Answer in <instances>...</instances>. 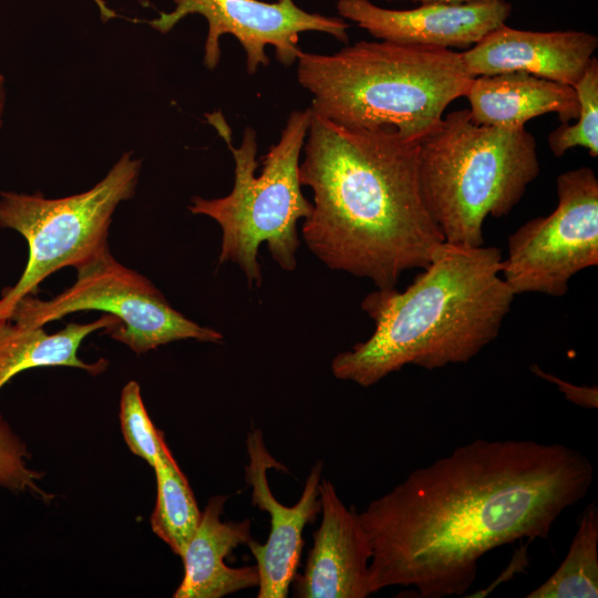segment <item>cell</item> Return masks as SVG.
<instances>
[{"label": "cell", "mask_w": 598, "mask_h": 598, "mask_svg": "<svg viewBox=\"0 0 598 598\" xmlns=\"http://www.w3.org/2000/svg\"><path fill=\"white\" fill-rule=\"evenodd\" d=\"M579 112L575 124L561 123L547 137L548 147L561 157L575 147L587 148L590 156H598V59L594 56L581 78L574 85Z\"/></svg>", "instance_id": "cell-20"}, {"label": "cell", "mask_w": 598, "mask_h": 598, "mask_svg": "<svg viewBox=\"0 0 598 598\" xmlns=\"http://www.w3.org/2000/svg\"><path fill=\"white\" fill-rule=\"evenodd\" d=\"M6 105V82L3 75L0 74V128L2 126V117L4 113Z\"/></svg>", "instance_id": "cell-25"}, {"label": "cell", "mask_w": 598, "mask_h": 598, "mask_svg": "<svg viewBox=\"0 0 598 598\" xmlns=\"http://www.w3.org/2000/svg\"><path fill=\"white\" fill-rule=\"evenodd\" d=\"M337 10L381 41L465 51L505 23L512 4L505 0L464 4L430 2L415 9L393 10L369 0H339Z\"/></svg>", "instance_id": "cell-12"}, {"label": "cell", "mask_w": 598, "mask_h": 598, "mask_svg": "<svg viewBox=\"0 0 598 598\" xmlns=\"http://www.w3.org/2000/svg\"><path fill=\"white\" fill-rule=\"evenodd\" d=\"M321 523L302 574L293 577L299 598H364L372 548L354 506L347 508L332 483L321 480Z\"/></svg>", "instance_id": "cell-13"}, {"label": "cell", "mask_w": 598, "mask_h": 598, "mask_svg": "<svg viewBox=\"0 0 598 598\" xmlns=\"http://www.w3.org/2000/svg\"><path fill=\"white\" fill-rule=\"evenodd\" d=\"M306 137L299 181L313 194L301 228L310 251L378 289L425 268L444 238L422 198L420 142L388 127H347L313 111Z\"/></svg>", "instance_id": "cell-2"}, {"label": "cell", "mask_w": 598, "mask_h": 598, "mask_svg": "<svg viewBox=\"0 0 598 598\" xmlns=\"http://www.w3.org/2000/svg\"><path fill=\"white\" fill-rule=\"evenodd\" d=\"M175 8L161 12L148 24L161 33L169 32L189 14L204 17L208 24L205 41L204 64L214 70L220 60L219 39L234 35L246 54V70L254 74L259 65L267 66L266 48H275L277 60L285 66L299 58V35L318 31L348 42L349 24L341 18L305 11L293 0L265 2L260 0H173Z\"/></svg>", "instance_id": "cell-10"}, {"label": "cell", "mask_w": 598, "mask_h": 598, "mask_svg": "<svg viewBox=\"0 0 598 598\" xmlns=\"http://www.w3.org/2000/svg\"><path fill=\"white\" fill-rule=\"evenodd\" d=\"M527 598L598 597V505L582 511L567 556L556 571Z\"/></svg>", "instance_id": "cell-19"}, {"label": "cell", "mask_w": 598, "mask_h": 598, "mask_svg": "<svg viewBox=\"0 0 598 598\" xmlns=\"http://www.w3.org/2000/svg\"><path fill=\"white\" fill-rule=\"evenodd\" d=\"M594 466L560 443L477 439L414 470L359 513L369 537V590L463 596L480 559L519 539H546L585 498Z\"/></svg>", "instance_id": "cell-1"}, {"label": "cell", "mask_w": 598, "mask_h": 598, "mask_svg": "<svg viewBox=\"0 0 598 598\" xmlns=\"http://www.w3.org/2000/svg\"><path fill=\"white\" fill-rule=\"evenodd\" d=\"M246 446L249 462L245 466V480L251 486V503L270 516L267 542L264 545L252 539L247 543L259 573L257 597L285 598L300 561L303 528L321 512L322 462H317L310 470L299 501L293 506H286L271 493L267 472L287 470L268 452L262 432L258 429L249 432Z\"/></svg>", "instance_id": "cell-11"}, {"label": "cell", "mask_w": 598, "mask_h": 598, "mask_svg": "<svg viewBox=\"0 0 598 598\" xmlns=\"http://www.w3.org/2000/svg\"><path fill=\"white\" fill-rule=\"evenodd\" d=\"M465 97L473 122L502 128L525 127L529 120L547 113L569 123L579 112L573 86L524 72L475 76Z\"/></svg>", "instance_id": "cell-16"}, {"label": "cell", "mask_w": 598, "mask_h": 598, "mask_svg": "<svg viewBox=\"0 0 598 598\" xmlns=\"http://www.w3.org/2000/svg\"><path fill=\"white\" fill-rule=\"evenodd\" d=\"M228 496L209 498L196 532L181 555L184 577L174 598H221L236 591L258 587L257 566L229 567L224 559L239 545L251 539L250 520L223 522Z\"/></svg>", "instance_id": "cell-15"}, {"label": "cell", "mask_w": 598, "mask_h": 598, "mask_svg": "<svg viewBox=\"0 0 598 598\" xmlns=\"http://www.w3.org/2000/svg\"><path fill=\"white\" fill-rule=\"evenodd\" d=\"M297 61L316 114L347 127L392 128L417 142L436 130L474 79L461 52L381 40L334 54L301 51Z\"/></svg>", "instance_id": "cell-4"}, {"label": "cell", "mask_w": 598, "mask_h": 598, "mask_svg": "<svg viewBox=\"0 0 598 598\" xmlns=\"http://www.w3.org/2000/svg\"><path fill=\"white\" fill-rule=\"evenodd\" d=\"M29 456L25 444L0 414V486L49 499L51 495L38 484L42 474L28 466Z\"/></svg>", "instance_id": "cell-22"}, {"label": "cell", "mask_w": 598, "mask_h": 598, "mask_svg": "<svg viewBox=\"0 0 598 598\" xmlns=\"http://www.w3.org/2000/svg\"><path fill=\"white\" fill-rule=\"evenodd\" d=\"M557 206L508 237L503 279L516 295L561 297L579 271L598 265V179L588 166L556 178Z\"/></svg>", "instance_id": "cell-9"}, {"label": "cell", "mask_w": 598, "mask_h": 598, "mask_svg": "<svg viewBox=\"0 0 598 598\" xmlns=\"http://www.w3.org/2000/svg\"><path fill=\"white\" fill-rule=\"evenodd\" d=\"M311 115V107L290 113L278 143L262 158L264 168L258 176L256 131L246 127L240 145L234 147L224 118L210 116L233 153L234 187L220 198L195 196L188 209L217 221L223 231L218 264L230 261L239 266L250 287H259L262 281L258 261L261 243L267 244L271 258L283 270L292 271L297 266V223L312 212V203L302 194L299 181V157Z\"/></svg>", "instance_id": "cell-6"}, {"label": "cell", "mask_w": 598, "mask_h": 598, "mask_svg": "<svg viewBox=\"0 0 598 598\" xmlns=\"http://www.w3.org/2000/svg\"><path fill=\"white\" fill-rule=\"evenodd\" d=\"M385 1H403V0H385ZM420 3H430V2H440V3H451V4H464V3H483L492 2L495 0H405Z\"/></svg>", "instance_id": "cell-24"}, {"label": "cell", "mask_w": 598, "mask_h": 598, "mask_svg": "<svg viewBox=\"0 0 598 598\" xmlns=\"http://www.w3.org/2000/svg\"><path fill=\"white\" fill-rule=\"evenodd\" d=\"M4 320H8V319L0 318V323H1L2 321H4Z\"/></svg>", "instance_id": "cell-26"}, {"label": "cell", "mask_w": 598, "mask_h": 598, "mask_svg": "<svg viewBox=\"0 0 598 598\" xmlns=\"http://www.w3.org/2000/svg\"><path fill=\"white\" fill-rule=\"evenodd\" d=\"M120 422L131 452L153 467L166 442L164 434L151 421L142 400L140 384L134 380L128 381L122 389Z\"/></svg>", "instance_id": "cell-21"}, {"label": "cell", "mask_w": 598, "mask_h": 598, "mask_svg": "<svg viewBox=\"0 0 598 598\" xmlns=\"http://www.w3.org/2000/svg\"><path fill=\"white\" fill-rule=\"evenodd\" d=\"M120 321L104 315L89 323H69L55 333L43 327H29L11 320L0 323V390L18 373L40 367H72L90 374H100L109 362L100 359L86 363L78 355L82 341L92 332H109Z\"/></svg>", "instance_id": "cell-17"}, {"label": "cell", "mask_w": 598, "mask_h": 598, "mask_svg": "<svg viewBox=\"0 0 598 598\" xmlns=\"http://www.w3.org/2000/svg\"><path fill=\"white\" fill-rule=\"evenodd\" d=\"M156 502L151 527L172 551L181 556L196 532L202 512L184 473L165 444L153 466Z\"/></svg>", "instance_id": "cell-18"}, {"label": "cell", "mask_w": 598, "mask_h": 598, "mask_svg": "<svg viewBox=\"0 0 598 598\" xmlns=\"http://www.w3.org/2000/svg\"><path fill=\"white\" fill-rule=\"evenodd\" d=\"M539 171L536 140L525 127L480 125L468 110L448 113L420 142L422 198L452 244L483 246L485 219L507 216Z\"/></svg>", "instance_id": "cell-5"}, {"label": "cell", "mask_w": 598, "mask_h": 598, "mask_svg": "<svg viewBox=\"0 0 598 598\" xmlns=\"http://www.w3.org/2000/svg\"><path fill=\"white\" fill-rule=\"evenodd\" d=\"M597 48V35L586 31H530L504 23L461 53L473 78L524 72L574 87Z\"/></svg>", "instance_id": "cell-14"}, {"label": "cell", "mask_w": 598, "mask_h": 598, "mask_svg": "<svg viewBox=\"0 0 598 598\" xmlns=\"http://www.w3.org/2000/svg\"><path fill=\"white\" fill-rule=\"evenodd\" d=\"M141 167V159L124 153L104 178L80 194L45 198L41 192H0V227L18 231L29 249L21 277L1 292L0 318L9 320L17 302L56 270L76 268L109 247L113 214L134 196Z\"/></svg>", "instance_id": "cell-7"}, {"label": "cell", "mask_w": 598, "mask_h": 598, "mask_svg": "<svg viewBox=\"0 0 598 598\" xmlns=\"http://www.w3.org/2000/svg\"><path fill=\"white\" fill-rule=\"evenodd\" d=\"M502 266L497 247L441 243L403 291L377 288L364 297L375 329L333 358L332 374L368 388L408 364L468 362L497 338L514 300Z\"/></svg>", "instance_id": "cell-3"}, {"label": "cell", "mask_w": 598, "mask_h": 598, "mask_svg": "<svg viewBox=\"0 0 598 598\" xmlns=\"http://www.w3.org/2000/svg\"><path fill=\"white\" fill-rule=\"evenodd\" d=\"M75 269L72 286L49 300L22 298L9 320L43 327L73 312L100 310L120 321L106 333L136 354L178 340L220 343L224 339L219 331L174 309L150 279L115 260L109 247Z\"/></svg>", "instance_id": "cell-8"}, {"label": "cell", "mask_w": 598, "mask_h": 598, "mask_svg": "<svg viewBox=\"0 0 598 598\" xmlns=\"http://www.w3.org/2000/svg\"><path fill=\"white\" fill-rule=\"evenodd\" d=\"M530 371L536 375L556 384L565 398L580 406L596 409L598 406L597 386H579L564 381L550 373L543 371L538 365L532 364Z\"/></svg>", "instance_id": "cell-23"}]
</instances>
